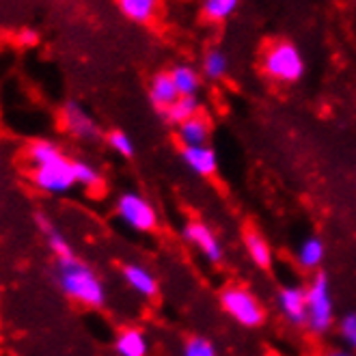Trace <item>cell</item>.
<instances>
[{
  "label": "cell",
  "mask_w": 356,
  "mask_h": 356,
  "mask_svg": "<svg viewBox=\"0 0 356 356\" xmlns=\"http://www.w3.org/2000/svg\"><path fill=\"white\" fill-rule=\"evenodd\" d=\"M115 348H117L119 356H147L149 343L140 328L130 326V328H123L117 334Z\"/></svg>",
  "instance_id": "obj_16"
},
{
  "label": "cell",
  "mask_w": 356,
  "mask_h": 356,
  "mask_svg": "<svg viewBox=\"0 0 356 356\" xmlns=\"http://www.w3.org/2000/svg\"><path fill=\"white\" fill-rule=\"evenodd\" d=\"M56 283L72 300L85 307L97 309L106 302V287L97 277V272L76 255L56 259Z\"/></svg>",
  "instance_id": "obj_2"
},
{
  "label": "cell",
  "mask_w": 356,
  "mask_h": 356,
  "mask_svg": "<svg viewBox=\"0 0 356 356\" xmlns=\"http://www.w3.org/2000/svg\"><path fill=\"white\" fill-rule=\"evenodd\" d=\"M60 123H63V128H65V132L72 134L78 140L95 143V140L102 138V130H99L97 121L89 115V111L85 106H80V104L74 102V99L63 104Z\"/></svg>",
  "instance_id": "obj_7"
},
{
  "label": "cell",
  "mask_w": 356,
  "mask_h": 356,
  "mask_svg": "<svg viewBox=\"0 0 356 356\" xmlns=\"http://www.w3.org/2000/svg\"><path fill=\"white\" fill-rule=\"evenodd\" d=\"M277 305L281 316L291 326H307V289L302 285H285L281 287Z\"/></svg>",
  "instance_id": "obj_9"
},
{
  "label": "cell",
  "mask_w": 356,
  "mask_h": 356,
  "mask_svg": "<svg viewBox=\"0 0 356 356\" xmlns=\"http://www.w3.org/2000/svg\"><path fill=\"white\" fill-rule=\"evenodd\" d=\"M324 257H326V246H324V242L318 236H311V238L300 242L298 253H296V259H298L300 268H305V270H318L324 264Z\"/></svg>",
  "instance_id": "obj_20"
},
{
  "label": "cell",
  "mask_w": 356,
  "mask_h": 356,
  "mask_svg": "<svg viewBox=\"0 0 356 356\" xmlns=\"http://www.w3.org/2000/svg\"><path fill=\"white\" fill-rule=\"evenodd\" d=\"M209 134H212V123L205 115H197L193 119L184 121L177 125V140L181 143V147H199V145H207Z\"/></svg>",
  "instance_id": "obj_13"
},
{
  "label": "cell",
  "mask_w": 356,
  "mask_h": 356,
  "mask_svg": "<svg viewBox=\"0 0 356 356\" xmlns=\"http://www.w3.org/2000/svg\"><path fill=\"white\" fill-rule=\"evenodd\" d=\"M15 39L22 48H35L39 44V33L35 29H22V31H17Z\"/></svg>",
  "instance_id": "obj_27"
},
{
  "label": "cell",
  "mask_w": 356,
  "mask_h": 356,
  "mask_svg": "<svg viewBox=\"0 0 356 356\" xmlns=\"http://www.w3.org/2000/svg\"><path fill=\"white\" fill-rule=\"evenodd\" d=\"M201 113V102H199V97L197 95H193V97H177L169 108H166L164 113H162V117H164V121L166 123H171V125H181L184 121H188V119H193V117H197Z\"/></svg>",
  "instance_id": "obj_18"
},
{
  "label": "cell",
  "mask_w": 356,
  "mask_h": 356,
  "mask_svg": "<svg viewBox=\"0 0 356 356\" xmlns=\"http://www.w3.org/2000/svg\"><path fill=\"white\" fill-rule=\"evenodd\" d=\"M261 70L270 80L294 85L305 74V58L289 41H272L261 54Z\"/></svg>",
  "instance_id": "obj_3"
},
{
  "label": "cell",
  "mask_w": 356,
  "mask_h": 356,
  "mask_svg": "<svg viewBox=\"0 0 356 356\" xmlns=\"http://www.w3.org/2000/svg\"><path fill=\"white\" fill-rule=\"evenodd\" d=\"M169 74H171L173 85H175V89H177V93L181 97H193V95L199 93L201 74L193 65H186V63H181V65H175Z\"/></svg>",
  "instance_id": "obj_19"
},
{
  "label": "cell",
  "mask_w": 356,
  "mask_h": 356,
  "mask_svg": "<svg viewBox=\"0 0 356 356\" xmlns=\"http://www.w3.org/2000/svg\"><path fill=\"white\" fill-rule=\"evenodd\" d=\"M184 164L199 177H212L218 169L216 152L209 145H199V147H181Z\"/></svg>",
  "instance_id": "obj_11"
},
{
  "label": "cell",
  "mask_w": 356,
  "mask_h": 356,
  "mask_svg": "<svg viewBox=\"0 0 356 356\" xmlns=\"http://www.w3.org/2000/svg\"><path fill=\"white\" fill-rule=\"evenodd\" d=\"M229 72V58L222 50H207L201 60V74L207 80H222Z\"/></svg>",
  "instance_id": "obj_21"
},
{
  "label": "cell",
  "mask_w": 356,
  "mask_h": 356,
  "mask_svg": "<svg viewBox=\"0 0 356 356\" xmlns=\"http://www.w3.org/2000/svg\"><path fill=\"white\" fill-rule=\"evenodd\" d=\"M244 248H246V255L250 257L257 268L268 270L272 266V248L268 244V240L259 234V232H246L244 236Z\"/></svg>",
  "instance_id": "obj_17"
},
{
  "label": "cell",
  "mask_w": 356,
  "mask_h": 356,
  "mask_svg": "<svg viewBox=\"0 0 356 356\" xmlns=\"http://www.w3.org/2000/svg\"><path fill=\"white\" fill-rule=\"evenodd\" d=\"M324 356H354V352H350V350H330Z\"/></svg>",
  "instance_id": "obj_28"
},
{
  "label": "cell",
  "mask_w": 356,
  "mask_h": 356,
  "mask_svg": "<svg viewBox=\"0 0 356 356\" xmlns=\"http://www.w3.org/2000/svg\"><path fill=\"white\" fill-rule=\"evenodd\" d=\"M220 307L229 318L244 328H257L266 320V311L257 296L240 285H232L220 291Z\"/></svg>",
  "instance_id": "obj_5"
},
{
  "label": "cell",
  "mask_w": 356,
  "mask_h": 356,
  "mask_svg": "<svg viewBox=\"0 0 356 356\" xmlns=\"http://www.w3.org/2000/svg\"><path fill=\"white\" fill-rule=\"evenodd\" d=\"M339 337L350 352H356V313H346L337 324Z\"/></svg>",
  "instance_id": "obj_26"
},
{
  "label": "cell",
  "mask_w": 356,
  "mask_h": 356,
  "mask_svg": "<svg viewBox=\"0 0 356 356\" xmlns=\"http://www.w3.org/2000/svg\"><path fill=\"white\" fill-rule=\"evenodd\" d=\"M117 216L134 232H154L158 225V214L154 205L138 193H123L117 199Z\"/></svg>",
  "instance_id": "obj_6"
},
{
  "label": "cell",
  "mask_w": 356,
  "mask_h": 356,
  "mask_svg": "<svg viewBox=\"0 0 356 356\" xmlns=\"http://www.w3.org/2000/svg\"><path fill=\"white\" fill-rule=\"evenodd\" d=\"M106 143H108V147L115 154H119L121 158H132L134 156V143H132V138L125 134V132H121V130L108 132Z\"/></svg>",
  "instance_id": "obj_25"
},
{
  "label": "cell",
  "mask_w": 356,
  "mask_h": 356,
  "mask_svg": "<svg viewBox=\"0 0 356 356\" xmlns=\"http://www.w3.org/2000/svg\"><path fill=\"white\" fill-rule=\"evenodd\" d=\"M29 160L33 166V184L48 195L70 193L78 184L74 158H67L52 140H33L29 145Z\"/></svg>",
  "instance_id": "obj_1"
},
{
  "label": "cell",
  "mask_w": 356,
  "mask_h": 356,
  "mask_svg": "<svg viewBox=\"0 0 356 356\" xmlns=\"http://www.w3.org/2000/svg\"><path fill=\"white\" fill-rule=\"evenodd\" d=\"M238 7H240V0H203L201 15L207 22L218 24V22H225Z\"/></svg>",
  "instance_id": "obj_22"
},
{
  "label": "cell",
  "mask_w": 356,
  "mask_h": 356,
  "mask_svg": "<svg viewBox=\"0 0 356 356\" xmlns=\"http://www.w3.org/2000/svg\"><path fill=\"white\" fill-rule=\"evenodd\" d=\"M117 9L136 24H152L160 13V0H115Z\"/></svg>",
  "instance_id": "obj_14"
},
{
  "label": "cell",
  "mask_w": 356,
  "mask_h": 356,
  "mask_svg": "<svg viewBox=\"0 0 356 356\" xmlns=\"http://www.w3.org/2000/svg\"><path fill=\"white\" fill-rule=\"evenodd\" d=\"M307 328L313 334H326L334 324V300L326 272H316L307 283Z\"/></svg>",
  "instance_id": "obj_4"
},
{
  "label": "cell",
  "mask_w": 356,
  "mask_h": 356,
  "mask_svg": "<svg viewBox=\"0 0 356 356\" xmlns=\"http://www.w3.org/2000/svg\"><path fill=\"white\" fill-rule=\"evenodd\" d=\"M181 236L184 240L195 246L201 257L207 259L209 264H220L222 257H225V250H222V244L218 240V236L214 234V229L201 222V220H188L181 229Z\"/></svg>",
  "instance_id": "obj_8"
},
{
  "label": "cell",
  "mask_w": 356,
  "mask_h": 356,
  "mask_svg": "<svg viewBox=\"0 0 356 356\" xmlns=\"http://www.w3.org/2000/svg\"><path fill=\"white\" fill-rule=\"evenodd\" d=\"M181 356H216V348L214 343L205 339V337H188L181 346Z\"/></svg>",
  "instance_id": "obj_24"
},
{
  "label": "cell",
  "mask_w": 356,
  "mask_h": 356,
  "mask_svg": "<svg viewBox=\"0 0 356 356\" xmlns=\"http://www.w3.org/2000/svg\"><path fill=\"white\" fill-rule=\"evenodd\" d=\"M149 102H152V106L162 115L166 108L171 106V104L179 97L175 85H173V78L169 72H158L152 76L149 80Z\"/></svg>",
  "instance_id": "obj_12"
},
{
  "label": "cell",
  "mask_w": 356,
  "mask_h": 356,
  "mask_svg": "<svg viewBox=\"0 0 356 356\" xmlns=\"http://www.w3.org/2000/svg\"><path fill=\"white\" fill-rule=\"evenodd\" d=\"M74 169H76V181L80 186L89 188V191H97V188H102L104 179H102V173L97 171V166H93L87 160H74Z\"/></svg>",
  "instance_id": "obj_23"
},
{
  "label": "cell",
  "mask_w": 356,
  "mask_h": 356,
  "mask_svg": "<svg viewBox=\"0 0 356 356\" xmlns=\"http://www.w3.org/2000/svg\"><path fill=\"white\" fill-rule=\"evenodd\" d=\"M35 220H37L39 232L46 236L48 246H50V250L54 253V257H56V259H65V257L76 255V253H74V248H72V244L67 242V238L58 232V229L54 227V222H52L50 218H46L44 214H37V216H35Z\"/></svg>",
  "instance_id": "obj_15"
},
{
  "label": "cell",
  "mask_w": 356,
  "mask_h": 356,
  "mask_svg": "<svg viewBox=\"0 0 356 356\" xmlns=\"http://www.w3.org/2000/svg\"><path fill=\"white\" fill-rule=\"evenodd\" d=\"M123 281L128 285L134 294L143 296V298H156L158 296V279L152 275V272L140 266V264H125L123 270Z\"/></svg>",
  "instance_id": "obj_10"
}]
</instances>
